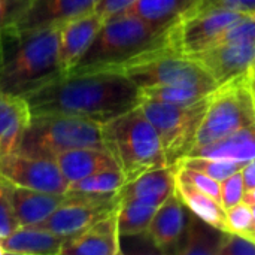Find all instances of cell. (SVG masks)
<instances>
[{"mask_svg":"<svg viewBox=\"0 0 255 255\" xmlns=\"http://www.w3.org/2000/svg\"><path fill=\"white\" fill-rule=\"evenodd\" d=\"M124 184L126 176L120 169H106L70 184L67 191H81L91 194H118Z\"/></svg>","mask_w":255,"mask_h":255,"instance_id":"cell-28","label":"cell"},{"mask_svg":"<svg viewBox=\"0 0 255 255\" xmlns=\"http://www.w3.org/2000/svg\"><path fill=\"white\" fill-rule=\"evenodd\" d=\"M118 72H123L140 90L161 85L214 81L197 61L182 55L172 46L142 57L124 66Z\"/></svg>","mask_w":255,"mask_h":255,"instance_id":"cell-8","label":"cell"},{"mask_svg":"<svg viewBox=\"0 0 255 255\" xmlns=\"http://www.w3.org/2000/svg\"><path fill=\"white\" fill-rule=\"evenodd\" d=\"M136 0H97L94 10L99 12L105 19L109 16H114L123 10H126L130 4H133Z\"/></svg>","mask_w":255,"mask_h":255,"instance_id":"cell-37","label":"cell"},{"mask_svg":"<svg viewBox=\"0 0 255 255\" xmlns=\"http://www.w3.org/2000/svg\"><path fill=\"white\" fill-rule=\"evenodd\" d=\"M248 238H251L253 241H255V233H251V235H248Z\"/></svg>","mask_w":255,"mask_h":255,"instance_id":"cell-41","label":"cell"},{"mask_svg":"<svg viewBox=\"0 0 255 255\" xmlns=\"http://www.w3.org/2000/svg\"><path fill=\"white\" fill-rule=\"evenodd\" d=\"M103 146L117 161L126 182L167 166L158 133L140 105L102 124Z\"/></svg>","mask_w":255,"mask_h":255,"instance_id":"cell-4","label":"cell"},{"mask_svg":"<svg viewBox=\"0 0 255 255\" xmlns=\"http://www.w3.org/2000/svg\"><path fill=\"white\" fill-rule=\"evenodd\" d=\"M241 15L227 9H197L172 27L170 46L187 57L205 51Z\"/></svg>","mask_w":255,"mask_h":255,"instance_id":"cell-10","label":"cell"},{"mask_svg":"<svg viewBox=\"0 0 255 255\" xmlns=\"http://www.w3.org/2000/svg\"><path fill=\"white\" fill-rule=\"evenodd\" d=\"M175 166L157 167L126 182L118 191V202L139 199L160 206L175 193Z\"/></svg>","mask_w":255,"mask_h":255,"instance_id":"cell-17","label":"cell"},{"mask_svg":"<svg viewBox=\"0 0 255 255\" xmlns=\"http://www.w3.org/2000/svg\"><path fill=\"white\" fill-rule=\"evenodd\" d=\"M118 254H121V236L117 224V209L81 233L67 238L60 251V255Z\"/></svg>","mask_w":255,"mask_h":255,"instance_id":"cell-15","label":"cell"},{"mask_svg":"<svg viewBox=\"0 0 255 255\" xmlns=\"http://www.w3.org/2000/svg\"><path fill=\"white\" fill-rule=\"evenodd\" d=\"M230 42H244L255 43V13L241 15L232 25H229L217 39V43H230Z\"/></svg>","mask_w":255,"mask_h":255,"instance_id":"cell-30","label":"cell"},{"mask_svg":"<svg viewBox=\"0 0 255 255\" xmlns=\"http://www.w3.org/2000/svg\"><path fill=\"white\" fill-rule=\"evenodd\" d=\"M0 176L12 185L64 194L69 184L63 176L58 164L52 158L31 157L13 152L0 158Z\"/></svg>","mask_w":255,"mask_h":255,"instance_id":"cell-11","label":"cell"},{"mask_svg":"<svg viewBox=\"0 0 255 255\" xmlns=\"http://www.w3.org/2000/svg\"><path fill=\"white\" fill-rule=\"evenodd\" d=\"M76 148H105L102 124L64 114H34L18 152L54 160Z\"/></svg>","mask_w":255,"mask_h":255,"instance_id":"cell-5","label":"cell"},{"mask_svg":"<svg viewBox=\"0 0 255 255\" xmlns=\"http://www.w3.org/2000/svg\"><path fill=\"white\" fill-rule=\"evenodd\" d=\"M24 99L31 115L64 114L103 124L139 106L142 91L118 70L66 72Z\"/></svg>","mask_w":255,"mask_h":255,"instance_id":"cell-1","label":"cell"},{"mask_svg":"<svg viewBox=\"0 0 255 255\" xmlns=\"http://www.w3.org/2000/svg\"><path fill=\"white\" fill-rule=\"evenodd\" d=\"M96 1L97 0H34L27 13L13 27L19 30L60 27L66 21L93 10Z\"/></svg>","mask_w":255,"mask_h":255,"instance_id":"cell-16","label":"cell"},{"mask_svg":"<svg viewBox=\"0 0 255 255\" xmlns=\"http://www.w3.org/2000/svg\"><path fill=\"white\" fill-rule=\"evenodd\" d=\"M118 208V194H91L67 191L57 209L39 226L52 233L70 238Z\"/></svg>","mask_w":255,"mask_h":255,"instance_id":"cell-9","label":"cell"},{"mask_svg":"<svg viewBox=\"0 0 255 255\" xmlns=\"http://www.w3.org/2000/svg\"><path fill=\"white\" fill-rule=\"evenodd\" d=\"M178 164L190 167L193 170L202 172L212 179L221 182L230 175L239 172L244 169L247 163H238V161H227V160H215V158H205V157H185Z\"/></svg>","mask_w":255,"mask_h":255,"instance_id":"cell-29","label":"cell"},{"mask_svg":"<svg viewBox=\"0 0 255 255\" xmlns=\"http://www.w3.org/2000/svg\"><path fill=\"white\" fill-rule=\"evenodd\" d=\"M218 85L214 81L208 82H187L175 85H161L140 90L142 99L173 103V105H191L208 97Z\"/></svg>","mask_w":255,"mask_h":255,"instance_id":"cell-26","label":"cell"},{"mask_svg":"<svg viewBox=\"0 0 255 255\" xmlns=\"http://www.w3.org/2000/svg\"><path fill=\"white\" fill-rule=\"evenodd\" d=\"M64 194L46 193V191L12 185L10 188L12 205L19 226L39 224L43 220H46L61 203Z\"/></svg>","mask_w":255,"mask_h":255,"instance_id":"cell-22","label":"cell"},{"mask_svg":"<svg viewBox=\"0 0 255 255\" xmlns=\"http://www.w3.org/2000/svg\"><path fill=\"white\" fill-rule=\"evenodd\" d=\"M10 188L12 184L0 176V241L19 227L12 205Z\"/></svg>","mask_w":255,"mask_h":255,"instance_id":"cell-31","label":"cell"},{"mask_svg":"<svg viewBox=\"0 0 255 255\" xmlns=\"http://www.w3.org/2000/svg\"><path fill=\"white\" fill-rule=\"evenodd\" d=\"M157 209L158 206L139 199L118 202L117 224H118L120 236L131 238V236L145 235Z\"/></svg>","mask_w":255,"mask_h":255,"instance_id":"cell-27","label":"cell"},{"mask_svg":"<svg viewBox=\"0 0 255 255\" xmlns=\"http://www.w3.org/2000/svg\"><path fill=\"white\" fill-rule=\"evenodd\" d=\"M253 97H254V108H255V96H253Z\"/></svg>","mask_w":255,"mask_h":255,"instance_id":"cell-42","label":"cell"},{"mask_svg":"<svg viewBox=\"0 0 255 255\" xmlns=\"http://www.w3.org/2000/svg\"><path fill=\"white\" fill-rule=\"evenodd\" d=\"M175 24L151 22L127 13L109 16L103 21L90 48L69 72L120 70L170 46V31Z\"/></svg>","mask_w":255,"mask_h":255,"instance_id":"cell-3","label":"cell"},{"mask_svg":"<svg viewBox=\"0 0 255 255\" xmlns=\"http://www.w3.org/2000/svg\"><path fill=\"white\" fill-rule=\"evenodd\" d=\"M250 206H251V212H253V226H254V232L253 233H255V203L254 205H250Z\"/></svg>","mask_w":255,"mask_h":255,"instance_id":"cell-40","label":"cell"},{"mask_svg":"<svg viewBox=\"0 0 255 255\" xmlns=\"http://www.w3.org/2000/svg\"><path fill=\"white\" fill-rule=\"evenodd\" d=\"M217 85L250 75L255 67V43H217L191 55Z\"/></svg>","mask_w":255,"mask_h":255,"instance_id":"cell-12","label":"cell"},{"mask_svg":"<svg viewBox=\"0 0 255 255\" xmlns=\"http://www.w3.org/2000/svg\"><path fill=\"white\" fill-rule=\"evenodd\" d=\"M187 157L248 163L255 157V123L211 143L193 148Z\"/></svg>","mask_w":255,"mask_h":255,"instance_id":"cell-20","label":"cell"},{"mask_svg":"<svg viewBox=\"0 0 255 255\" xmlns=\"http://www.w3.org/2000/svg\"><path fill=\"white\" fill-rule=\"evenodd\" d=\"M226 232L205 223L193 212L188 215L187 230L179 255H218Z\"/></svg>","mask_w":255,"mask_h":255,"instance_id":"cell-25","label":"cell"},{"mask_svg":"<svg viewBox=\"0 0 255 255\" xmlns=\"http://www.w3.org/2000/svg\"><path fill=\"white\" fill-rule=\"evenodd\" d=\"M66 238L39 226H19L15 232L0 241L3 255H55L60 254Z\"/></svg>","mask_w":255,"mask_h":255,"instance_id":"cell-18","label":"cell"},{"mask_svg":"<svg viewBox=\"0 0 255 255\" xmlns=\"http://www.w3.org/2000/svg\"><path fill=\"white\" fill-rule=\"evenodd\" d=\"M54 160L69 185L106 169H120L106 148H76L57 155Z\"/></svg>","mask_w":255,"mask_h":255,"instance_id":"cell-21","label":"cell"},{"mask_svg":"<svg viewBox=\"0 0 255 255\" xmlns=\"http://www.w3.org/2000/svg\"><path fill=\"white\" fill-rule=\"evenodd\" d=\"M203 0H136L120 13L133 15L151 22L175 24L196 12Z\"/></svg>","mask_w":255,"mask_h":255,"instance_id":"cell-23","label":"cell"},{"mask_svg":"<svg viewBox=\"0 0 255 255\" xmlns=\"http://www.w3.org/2000/svg\"><path fill=\"white\" fill-rule=\"evenodd\" d=\"M255 123L254 97L250 75L218 85L208 100L196 145L202 146Z\"/></svg>","mask_w":255,"mask_h":255,"instance_id":"cell-7","label":"cell"},{"mask_svg":"<svg viewBox=\"0 0 255 255\" xmlns=\"http://www.w3.org/2000/svg\"><path fill=\"white\" fill-rule=\"evenodd\" d=\"M175 193L181 199V202L187 206V209L193 212L196 217H199L205 223L223 232H227L226 209L223 208L220 202H217L211 196L205 194L203 191L197 190L191 184L181 181V179H176Z\"/></svg>","mask_w":255,"mask_h":255,"instance_id":"cell-24","label":"cell"},{"mask_svg":"<svg viewBox=\"0 0 255 255\" xmlns=\"http://www.w3.org/2000/svg\"><path fill=\"white\" fill-rule=\"evenodd\" d=\"M242 176H244V184H245V191L251 190L255 187V157L250 160L244 169H242Z\"/></svg>","mask_w":255,"mask_h":255,"instance_id":"cell-38","label":"cell"},{"mask_svg":"<svg viewBox=\"0 0 255 255\" xmlns=\"http://www.w3.org/2000/svg\"><path fill=\"white\" fill-rule=\"evenodd\" d=\"M220 191H221V205L224 209H229L241 202H244L245 196V184L242 170L230 175L224 181L220 182Z\"/></svg>","mask_w":255,"mask_h":255,"instance_id":"cell-33","label":"cell"},{"mask_svg":"<svg viewBox=\"0 0 255 255\" xmlns=\"http://www.w3.org/2000/svg\"><path fill=\"white\" fill-rule=\"evenodd\" d=\"M105 18L94 9L72 18L58 30V61L63 73L72 70L84 52L90 48Z\"/></svg>","mask_w":255,"mask_h":255,"instance_id":"cell-14","label":"cell"},{"mask_svg":"<svg viewBox=\"0 0 255 255\" xmlns=\"http://www.w3.org/2000/svg\"><path fill=\"white\" fill-rule=\"evenodd\" d=\"M227 232L248 236L254 232L253 226V212L251 206L245 202H241L229 209H226Z\"/></svg>","mask_w":255,"mask_h":255,"instance_id":"cell-32","label":"cell"},{"mask_svg":"<svg viewBox=\"0 0 255 255\" xmlns=\"http://www.w3.org/2000/svg\"><path fill=\"white\" fill-rule=\"evenodd\" d=\"M244 202L248 203V205H254L255 203V187L251 190H247L245 191V196H244Z\"/></svg>","mask_w":255,"mask_h":255,"instance_id":"cell-39","label":"cell"},{"mask_svg":"<svg viewBox=\"0 0 255 255\" xmlns=\"http://www.w3.org/2000/svg\"><path fill=\"white\" fill-rule=\"evenodd\" d=\"M34 0H0V33L18 24Z\"/></svg>","mask_w":255,"mask_h":255,"instance_id":"cell-34","label":"cell"},{"mask_svg":"<svg viewBox=\"0 0 255 255\" xmlns=\"http://www.w3.org/2000/svg\"><path fill=\"white\" fill-rule=\"evenodd\" d=\"M190 211L173 193L154 214L146 236L158 253L178 254L182 245Z\"/></svg>","mask_w":255,"mask_h":255,"instance_id":"cell-13","label":"cell"},{"mask_svg":"<svg viewBox=\"0 0 255 255\" xmlns=\"http://www.w3.org/2000/svg\"><path fill=\"white\" fill-rule=\"evenodd\" d=\"M58 30L10 27L0 33V93L25 97L63 75Z\"/></svg>","mask_w":255,"mask_h":255,"instance_id":"cell-2","label":"cell"},{"mask_svg":"<svg viewBox=\"0 0 255 255\" xmlns=\"http://www.w3.org/2000/svg\"><path fill=\"white\" fill-rule=\"evenodd\" d=\"M209 96L191 105H173L142 99L140 108L155 127L167 166H176L196 145Z\"/></svg>","mask_w":255,"mask_h":255,"instance_id":"cell-6","label":"cell"},{"mask_svg":"<svg viewBox=\"0 0 255 255\" xmlns=\"http://www.w3.org/2000/svg\"><path fill=\"white\" fill-rule=\"evenodd\" d=\"M227 9L239 13H255V0H203L199 9Z\"/></svg>","mask_w":255,"mask_h":255,"instance_id":"cell-36","label":"cell"},{"mask_svg":"<svg viewBox=\"0 0 255 255\" xmlns=\"http://www.w3.org/2000/svg\"><path fill=\"white\" fill-rule=\"evenodd\" d=\"M218 255H255V241L244 235L226 232Z\"/></svg>","mask_w":255,"mask_h":255,"instance_id":"cell-35","label":"cell"},{"mask_svg":"<svg viewBox=\"0 0 255 255\" xmlns=\"http://www.w3.org/2000/svg\"><path fill=\"white\" fill-rule=\"evenodd\" d=\"M30 117L24 97L0 93V158L18 152Z\"/></svg>","mask_w":255,"mask_h":255,"instance_id":"cell-19","label":"cell"}]
</instances>
